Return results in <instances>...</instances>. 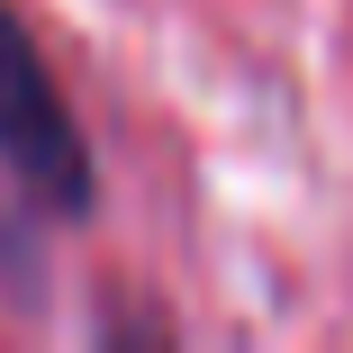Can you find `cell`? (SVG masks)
<instances>
[{
	"mask_svg": "<svg viewBox=\"0 0 353 353\" xmlns=\"http://www.w3.org/2000/svg\"><path fill=\"white\" fill-rule=\"evenodd\" d=\"M0 163H10L54 218H82L91 208V154H82V127L63 109L54 73L37 37L10 19V0H0Z\"/></svg>",
	"mask_w": 353,
	"mask_h": 353,
	"instance_id": "cell-1",
	"label": "cell"
}]
</instances>
